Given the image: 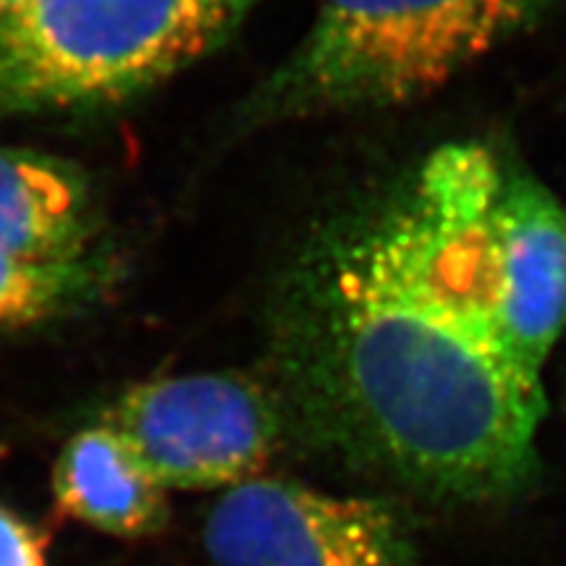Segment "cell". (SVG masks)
Returning <instances> with one entry per match:
<instances>
[{"label": "cell", "instance_id": "52a82bcc", "mask_svg": "<svg viewBox=\"0 0 566 566\" xmlns=\"http://www.w3.org/2000/svg\"><path fill=\"white\" fill-rule=\"evenodd\" d=\"M105 247L95 189L76 163L30 147H0V250L82 258Z\"/></svg>", "mask_w": 566, "mask_h": 566}, {"label": "cell", "instance_id": "277c9868", "mask_svg": "<svg viewBox=\"0 0 566 566\" xmlns=\"http://www.w3.org/2000/svg\"><path fill=\"white\" fill-rule=\"evenodd\" d=\"M281 420L271 388L239 373L147 380L101 417L163 485L181 491H229L252 480L281 441Z\"/></svg>", "mask_w": 566, "mask_h": 566}, {"label": "cell", "instance_id": "7a4b0ae2", "mask_svg": "<svg viewBox=\"0 0 566 566\" xmlns=\"http://www.w3.org/2000/svg\"><path fill=\"white\" fill-rule=\"evenodd\" d=\"M548 0H317L313 24L244 103L265 126L407 105L525 30Z\"/></svg>", "mask_w": 566, "mask_h": 566}, {"label": "cell", "instance_id": "30bf717a", "mask_svg": "<svg viewBox=\"0 0 566 566\" xmlns=\"http://www.w3.org/2000/svg\"><path fill=\"white\" fill-rule=\"evenodd\" d=\"M45 551V535L0 504V566H48Z\"/></svg>", "mask_w": 566, "mask_h": 566}, {"label": "cell", "instance_id": "3957f363", "mask_svg": "<svg viewBox=\"0 0 566 566\" xmlns=\"http://www.w3.org/2000/svg\"><path fill=\"white\" fill-rule=\"evenodd\" d=\"M265 0H17L0 13V124L129 103L216 53Z\"/></svg>", "mask_w": 566, "mask_h": 566}, {"label": "cell", "instance_id": "9c48e42d", "mask_svg": "<svg viewBox=\"0 0 566 566\" xmlns=\"http://www.w3.org/2000/svg\"><path fill=\"white\" fill-rule=\"evenodd\" d=\"M122 263L111 247L82 258H32L0 250V334L80 315L116 289Z\"/></svg>", "mask_w": 566, "mask_h": 566}, {"label": "cell", "instance_id": "8992f818", "mask_svg": "<svg viewBox=\"0 0 566 566\" xmlns=\"http://www.w3.org/2000/svg\"><path fill=\"white\" fill-rule=\"evenodd\" d=\"M495 328L514 365L541 380L566 328V210L541 181L504 168L493 208Z\"/></svg>", "mask_w": 566, "mask_h": 566}, {"label": "cell", "instance_id": "5b68a950", "mask_svg": "<svg viewBox=\"0 0 566 566\" xmlns=\"http://www.w3.org/2000/svg\"><path fill=\"white\" fill-rule=\"evenodd\" d=\"M216 566H415L405 525L378 499L289 480L229 488L205 522Z\"/></svg>", "mask_w": 566, "mask_h": 566}, {"label": "cell", "instance_id": "ba28073f", "mask_svg": "<svg viewBox=\"0 0 566 566\" xmlns=\"http://www.w3.org/2000/svg\"><path fill=\"white\" fill-rule=\"evenodd\" d=\"M168 488L129 441L97 422L71 436L53 472L61 514L116 537H150L168 525Z\"/></svg>", "mask_w": 566, "mask_h": 566}, {"label": "cell", "instance_id": "6da1fadb", "mask_svg": "<svg viewBox=\"0 0 566 566\" xmlns=\"http://www.w3.org/2000/svg\"><path fill=\"white\" fill-rule=\"evenodd\" d=\"M501 174L485 147H441L399 195L317 233L275 300L304 405L399 478L459 499L525 485L546 412L495 328Z\"/></svg>", "mask_w": 566, "mask_h": 566}, {"label": "cell", "instance_id": "8fae6325", "mask_svg": "<svg viewBox=\"0 0 566 566\" xmlns=\"http://www.w3.org/2000/svg\"><path fill=\"white\" fill-rule=\"evenodd\" d=\"M13 3H17V0H0V13H6V11H9Z\"/></svg>", "mask_w": 566, "mask_h": 566}]
</instances>
